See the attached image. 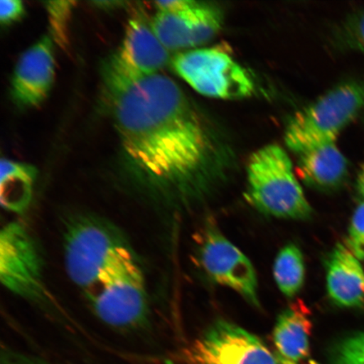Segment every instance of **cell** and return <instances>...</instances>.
I'll return each mask as SVG.
<instances>
[{
  "instance_id": "obj_1",
  "label": "cell",
  "mask_w": 364,
  "mask_h": 364,
  "mask_svg": "<svg viewBox=\"0 0 364 364\" xmlns=\"http://www.w3.org/2000/svg\"><path fill=\"white\" fill-rule=\"evenodd\" d=\"M109 110L129 167L157 192L190 188L211 159V136L179 85L158 73L122 76L104 67Z\"/></svg>"
},
{
  "instance_id": "obj_2",
  "label": "cell",
  "mask_w": 364,
  "mask_h": 364,
  "mask_svg": "<svg viewBox=\"0 0 364 364\" xmlns=\"http://www.w3.org/2000/svg\"><path fill=\"white\" fill-rule=\"evenodd\" d=\"M63 256L68 277L88 296L136 254L129 239L112 223L80 215L66 224Z\"/></svg>"
},
{
  "instance_id": "obj_3",
  "label": "cell",
  "mask_w": 364,
  "mask_h": 364,
  "mask_svg": "<svg viewBox=\"0 0 364 364\" xmlns=\"http://www.w3.org/2000/svg\"><path fill=\"white\" fill-rule=\"evenodd\" d=\"M245 198L264 215L304 220L312 208L296 178L293 163L279 144H268L250 156Z\"/></svg>"
},
{
  "instance_id": "obj_4",
  "label": "cell",
  "mask_w": 364,
  "mask_h": 364,
  "mask_svg": "<svg viewBox=\"0 0 364 364\" xmlns=\"http://www.w3.org/2000/svg\"><path fill=\"white\" fill-rule=\"evenodd\" d=\"M363 107L364 78L336 86L295 114L285 132L287 146L301 154L321 145L336 143L341 131Z\"/></svg>"
},
{
  "instance_id": "obj_5",
  "label": "cell",
  "mask_w": 364,
  "mask_h": 364,
  "mask_svg": "<svg viewBox=\"0 0 364 364\" xmlns=\"http://www.w3.org/2000/svg\"><path fill=\"white\" fill-rule=\"evenodd\" d=\"M86 298L95 315L112 328L133 331L147 324V282L138 257L125 263Z\"/></svg>"
},
{
  "instance_id": "obj_6",
  "label": "cell",
  "mask_w": 364,
  "mask_h": 364,
  "mask_svg": "<svg viewBox=\"0 0 364 364\" xmlns=\"http://www.w3.org/2000/svg\"><path fill=\"white\" fill-rule=\"evenodd\" d=\"M176 74L205 97L236 100L255 91L252 77L230 54L218 48H198L172 58Z\"/></svg>"
},
{
  "instance_id": "obj_7",
  "label": "cell",
  "mask_w": 364,
  "mask_h": 364,
  "mask_svg": "<svg viewBox=\"0 0 364 364\" xmlns=\"http://www.w3.org/2000/svg\"><path fill=\"white\" fill-rule=\"evenodd\" d=\"M45 262L38 241L19 222L0 232V281L9 292L29 301L44 299Z\"/></svg>"
},
{
  "instance_id": "obj_8",
  "label": "cell",
  "mask_w": 364,
  "mask_h": 364,
  "mask_svg": "<svg viewBox=\"0 0 364 364\" xmlns=\"http://www.w3.org/2000/svg\"><path fill=\"white\" fill-rule=\"evenodd\" d=\"M186 364H279L257 336L237 325L218 321L181 355Z\"/></svg>"
},
{
  "instance_id": "obj_9",
  "label": "cell",
  "mask_w": 364,
  "mask_h": 364,
  "mask_svg": "<svg viewBox=\"0 0 364 364\" xmlns=\"http://www.w3.org/2000/svg\"><path fill=\"white\" fill-rule=\"evenodd\" d=\"M198 257L206 274L259 306L256 271L249 259L209 223L199 236Z\"/></svg>"
},
{
  "instance_id": "obj_10",
  "label": "cell",
  "mask_w": 364,
  "mask_h": 364,
  "mask_svg": "<svg viewBox=\"0 0 364 364\" xmlns=\"http://www.w3.org/2000/svg\"><path fill=\"white\" fill-rule=\"evenodd\" d=\"M223 21L220 8L196 2L183 11H158L150 24L168 51H176L206 44L220 33Z\"/></svg>"
},
{
  "instance_id": "obj_11",
  "label": "cell",
  "mask_w": 364,
  "mask_h": 364,
  "mask_svg": "<svg viewBox=\"0 0 364 364\" xmlns=\"http://www.w3.org/2000/svg\"><path fill=\"white\" fill-rule=\"evenodd\" d=\"M169 61V51L154 33L151 24L143 16H134L127 26L120 48L105 67L116 74L135 78L158 74Z\"/></svg>"
},
{
  "instance_id": "obj_12",
  "label": "cell",
  "mask_w": 364,
  "mask_h": 364,
  "mask_svg": "<svg viewBox=\"0 0 364 364\" xmlns=\"http://www.w3.org/2000/svg\"><path fill=\"white\" fill-rule=\"evenodd\" d=\"M55 76V59L50 36H43L22 53L14 70L11 95L21 107H36L47 98Z\"/></svg>"
},
{
  "instance_id": "obj_13",
  "label": "cell",
  "mask_w": 364,
  "mask_h": 364,
  "mask_svg": "<svg viewBox=\"0 0 364 364\" xmlns=\"http://www.w3.org/2000/svg\"><path fill=\"white\" fill-rule=\"evenodd\" d=\"M326 289L336 306L364 307V268L346 245H336L327 258Z\"/></svg>"
},
{
  "instance_id": "obj_14",
  "label": "cell",
  "mask_w": 364,
  "mask_h": 364,
  "mask_svg": "<svg viewBox=\"0 0 364 364\" xmlns=\"http://www.w3.org/2000/svg\"><path fill=\"white\" fill-rule=\"evenodd\" d=\"M311 331V311L302 300L287 307L277 317L272 333L277 362L299 364L306 360Z\"/></svg>"
},
{
  "instance_id": "obj_15",
  "label": "cell",
  "mask_w": 364,
  "mask_h": 364,
  "mask_svg": "<svg viewBox=\"0 0 364 364\" xmlns=\"http://www.w3.org/2000/svg\"><path fill=\"white\" fill-rule=\"evenodd\" d=\"M299 172L313 188L336 190L348 179V162L336 143L327 144L299 154Z\"/></svg>"
},
{
  "instance_id": "obj_16",
  "label": "cell",
  "mask_w": 364,
  "mask_h": 364,
  "mask_svg": "<svg viewBox=\"0 0 364 364\" xmlns=\"http://www.w3.org/2000/svg\"><path fill=\"white\" fill-rule=\"evenodd\" d=\"M38 171L29 164L2 159L0 203L6 211L24 213L33 202Z\"/></svg>"
},
{
  "instance_id": "obj_17",
  "label": "cell",
  "mask_w": 364,
  "mask_h": 364,
  "mask_svg": "<svg viewBox=\"0 0 364 364\" xmlns=\"http://www.w3.org/2000/svg\"><path fill=\"white\" fill-rule=\"evenodd\" d=\"M273 276L286 297L294 298L299 293L306 279V267L303 254L297 245L288 244L277 254Z\"/></svg>"
},
{
  "instance_id": "obj_18",
  "label": "cell",
  "mask_w": 364,
  "mask_h": 364,
  "mask_svg": "<svg viewBox=\"0 0 364 364\" xmlns=\"http://www.w3.org/2000/svg\"><path fill=\"white\" fill-rule=\"evenodd\" d=\"M334 42L343 51L364 53V8L341 22L334 33Z\"/></svg>"
},
{
  "instance_id": "obj_19",
  "label": "cell",
  "mask_w": 364,
  "mask_h": 364,
  "mask_svg": "<svg viewBox=\"0 0 364 364\" xmlns=\"http://www.w3.org/2000/svg\"><path fill=\"white\" fill-rule=\"evenodd\" d=\"M75 2L51 1L46 3L54 41L63 48L68 47V25Z\"/></svg>"
},
{
  "instance_id": "obj_20",
  "label": "cell",
  "mask_w": 364,
  "mask_h": 364,
  "mask_svg": "<svg viewBox=\"0 0 364 364\" xmlns=\"http://www.w3.org/2000/svg\"><path fill=\"white\" fill-rule=\"evenodd\" d=\"M332 364H364V331L338 341L331 352Z\"/></svg>"
},
{
  "instance_id": "obj_21",
  "label": "cell",
  "mask_w": 364,
  "mask_h": 364,
  "mask_svg": "<svg viewBox=\"0 0 364 364\" xmlns=\"http://www.w3.org/2000/svg\"><path fill=\"white\" fill-rule=\"evenodd\" d=\"M346 242L354 256L364 261V201L355 209Z\"/></svg>"
},
{
  "instance_id": "obj_22",
  "label": "cell",
  "mask_w": 364,
  "mask_h": 364,
  "mask_svg": "<svg viewBox=\"0 0 364 364\" xmlns=\"http://www.w3.org/2000/svg\"><path fill=\"white\" fill-rule=\"evenodd\" d=\"M24 4L20 0H2L0 2V21L2 25H10L24 16Z\"/></svg>"
},
{
  "instance_id": "obj_23",
  "label": "cell",
  "mask_w": 364,
  "mask_h": 364,
  "mask_svg": "<svg viewBox=\"0 0 364 364\" xmlns=\"http://www.w3.org/2000/svg\"><path fill=\"white\" fill-rule=\"evenodd\" d=\"M193 0H168L154 3L158 11L171 12L186 10L194 6Z\"/></svg>"
},
{
  "instance_id": "obj_24",
  "label": "cell",
  "mask_w": 364,
  "mask_h": 364,
  "mask_svg": "<svg viewBox=\"0 0 364 364\" xmlns=\"http://www.w3.org/2000/svg\"><path fill=\"white\" fill-rule=\"evenodd\" d=\"M357 189L358 194L361 196V198L364 201V164L361 168L360 172H359L358 181H357Z\"/></svg>"
},
{
  "instance_id": "obj_25",
  "label": "cell",
  "mask_w": 364,
  "mask_h": 364,
  "mask_svg": "<svg viewBox=\"0 0 364 364\" xmlns=\"http://www.w3.org/2000/svg\"><path fill=\"white\" fill-rule=\"evenodd\" d=\"M279 364H290V363H279ZM299 364H320L318 363V362L315 361V360H308L306 363H299Z\"/></svg>"
},
{
  "instance_id": "obj_26",
  "label": "cell",
  "mask_w": 364,
  "mask_h": 364,
  "mask_svg": "<svg viewBox=\"0 0 364 364\" xmlns=\"http://www.w3.org/2000/svg\"><path fill=\"white\" fill-rule=\"evenodd\" d=\"M9 364H11V363H9Z\"/></svg>"
}]
</instances>
